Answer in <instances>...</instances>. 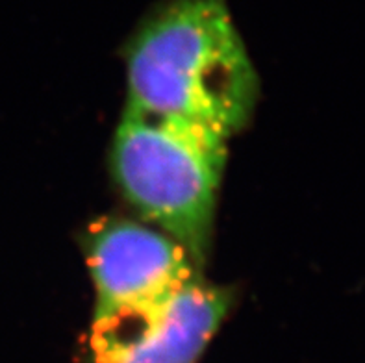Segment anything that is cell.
<instances>
[{
	"instance_id": "obj_1",
	"label": "cell",
	"mask_w": 365,
	"mask_h": 363,
	"mask_svg": "<svg viewBox=\"0 0 365 363\" xmlns=\"http://www.w3.org/2000/svg\"><path fill=\"white\" fill-rule=\"evenodd\" d=\"M126 104L230 139L250 121L258 76L227 0H163L126 46Z\"/></svg>"
},
{
	"instance_id": "obj_2",
	"label": "cell",
	"mask_w": 365,
	"mask_h": 363,
	"mask_svg": "<svg viewBox=\"0 0 365 363\" xmlns=\"http://www.w3.org/2000/svg\"><path fill=\"white\" fill-rule=\"evenodd\" d=\"M227 145L221 133L128 104L113 138L111 167L125 197L199 265L212 240Z\"/></svg>"
},
{
	"instance_id": "obj_3",
	"label": "cell",
	"mask_w": 365,
	"mask_h": 363,
	"mask_svg": "<svg viewBox=\"0 0 365 363\" xmlns=\"http://www.w3.org/2000/svg\"><path fill=\"white\" fill-rule=\"evenodd\" d=\"M232 306L202 278L158 302L91 321L83 363H197Z\"/></svg>"
},
{
	"instance_id": "obj_4",
	"label": "cell",
	"mask_w": 365,
	"mask_h": 363,
	"mask_svg": "<svg viewBox=\"0 0 365 363\" xmlns=\"http://www.w3.org/2000/svg\"><path fill=\"white\" fill-rule=\"evenodd\" d=\"M86 256L95 284L93 321L167 299L202 278L178 241L128 219L91 225Z\"/></svg>"
}]
</instances>
